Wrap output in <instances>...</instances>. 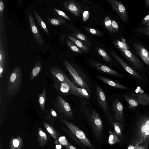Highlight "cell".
I'll return each mask as SVG.
<instances>
[{
	"mask_svg": "<svg viewBox=\"0 0 149 149\" xmlns=\"http://www.w3.org/2000/svg\"><path fill=\"white\" fill-rule=\"evenodd\" d=\"M83 28L87 32L91 34L97 36H101L102 35V33L100 31L93 28L87 27H83Z\"/></svg>",
	"mask_w": 149,
	"mask_h": 149,
	"instance_id": "obj_34",
	"label": "cell"
},
{
	"mask_svg": "<svg viewBox=\"0 0 149 149\" xmlns=\"http://www.w3.org/2000/svg\"><path fill=\"white\" fill-rule=\"evenodd\" d=\"M22 69L16 66L10 74L8 80L6 92L9 95L17 93L22 85Z\"/></svg>",
	"mask_w": 149,
	"mask_h": 149,
	"instance_id": "obj_2",
	"label": "cell"
},
{
	"mask_svg": "<svg viewBox=\"0 0 149 149\" xmlns=\"http://www.w3.org/2000/svg\"><path fill=\"white\" fill-rule=\"evenodd\" d=\"M90 120L96 140L100 141L102 139L103 125L99 114L93 109L90 116Z\"/></svg>",
	"mask_w": 149,
	"mask_h": 149,
	"instance_id": "obj_4",
	"label": "cell"
},
{
	"mask_svg": "<svg viewBox=\"0 0 149 149\" xmlns=\"http://www.w3.org/2000/svg\"><path fill=\"white\" fill-rule=\"evenodd\" d=\"M54 10L61 17L68 20H70L69 17L63 11L56 8H54Z\"/></svg>",
	"mask_w": 149,
	"mask_h": 149,
	"instance_id": "obj_39",
	"label": "cell"
},
{
	"mask_svg": "<svg viewBox=\"0 0 149 149\" xmlns=\"http://www.w3.org/2000/svg\"><path fill=\"white\" fill-rule=\"evenodd\" d=\"M98 78L105 83L113 87L125 90L128 89V88L125 86L105 77L100 76L98 77Z\"/></svg>",
	"mask_w": 149,
	"mask_h": 149,
	"instance_id": "obj_18",
	"label": "cell"
},
{
	"mask_svg": "<svg viewBox=\"0 0 149 149\" xmlns=\"http://www.w3.org/2000/svg\"><path fill=\"white\" fill-rule=\"evenodd\" d=\"M4 72H5L3 68L0 65V78L1 79L2 78Z\"/></svg>",
	"mask_w": 149,
	"mask_h": 149,
	"instance_id": "obj_43",
	"label": "cell"
},
{
	"mask_svg": "<svg viewBox=\"0 0 149 149\" xmlns=\"http://www.w3.org/2000/svg\"><path fill=\"white\" fill-rule=\"evenodd\" d=\"M68 38L78 47L82 49L84 52H88L89 48L85 45L76 38L72 36H68Z\"/></svg>",
	"mask_w": 149,
	"mask_h": 149,
	"instance_id": "obj_24",
	"label": "cell"
},
{
	"mask_svg": "<svg viewBox=\"0 0 149 149\" xmlns=\"http://www.w3.org/2000/svg\"><path fill=\"white\" fill-rule=\"evenodd\" d=\"M113 125L116 133L118 135H120L121 134V130L119 123L117 122L113 123Z\"/></svg>",
	"mask_w": 149,
	"mask_h": 149,
	"instance_id": "obj_40",
	"label": "cell"
},
{
	"mask_svg": "<svg viewBox=\"0 0 149 149\" xmlns=\"http://www.w3.org/2000/svg\"><path fill=\"white\" fill-rule=\"evenodd\" d=\"M58 142H59V141H58V140H56L54 141V143L56 145L58 144Z\"/></svg>",
	"mask_w": 149,
	"mask_h": 149,
	"instance_id": "obj_50",
	"label": "cell"
},
{
	"mask_svg": "<svg viewBox=\"0 0 149 149\" xmlns=\"http://www.w3.org/2000/svg\"><path fill=\"white\" fill-rule=\"evenodd\" d=\"M58 141L60 145L65 146H67L69 144L65 136H61L58 139Z\"/></svg>",
	"mask_w": 149,
	"mask_h": 149,
	"instance_id": "obj_38",
	"label": "cell"
},
{
	"mask_svg": "<svg viewBox=\"0 0 149 149\" xmlns=\"http://www.w3.org/2000/svg\"><path fill=\"white\" fill-rule=\"evenodd\" d=\"M109 136L108 140V143L110 145L116 143L118 141V138L113 132L109 131Z\"/></svg>",
	"mask_w": 149,
	"mask_h": 149,
	"instance_id": "obj_30",
	"label": "cell"
},
{
	"mask_svg": "<svg viewBox=\"0 0 149 149\" xmlns=\"http://www.w3.org/2000/svg\"><path fill=\"white\" fill-rule=\"evenodd\" d=\"M6 55L3 40V36L0 34V65L3 68L5 72H6Z\"/></svg>",
	"mask_w": 149,
	"mask_h": 149,
	"instance_id": "obj_17",
	"label": "cell"
},
{
	"mask_svg": "<svg viewBox=\"0 0 149 149\" xmlns=\"http://www.w3.org/2000/svg\"><path fill=\"white\" fill-rule=\"evenodd\" d=\"M60 120L84 145L92 149H94L92 145L85 134L77 126L64 119L60 118Z\"/></svg>",
	"mask_w": 149,
	"mask_h": 149,
	"instance_id": "obj_5",
	"label": "cell"
},
{
	"mask_svg": "<svg viewBox=\"0 0 149 149\" xmlns=\"http://www.w3.org/2000/svg\"><path fill=\"white\" fill-rule=\"evenodd\" d=\"M138 31L139 33H142L149 36V31Z\"/></svg>",
	"mask_w": 149,
	"mask_h": 149,
	"instance_id": "obj_46",
	"label": "cell"
},
{
	"mask_svg": "<svg viewBox=\"0 0 149 149\" xmlns=\"http://www.w3.org/2000/svg\"><path fill=\"white\" fill-rule=\"evenodd\" d=\"M116 47L122 52L130 62L137 69L141 70L143 66L139 59L129 49L121 48L117 45Z\"/></svg>",
	"mask_w": 149,
	"mask_h": 149,
	"instance_id": "obj_8",
	"label": "cell"
},
{
	"mask_svg": "<svg viewBox=\"0 0 149 149\" xmlns=\"http://www.w3.org/2000/svg\"><path fill=\"white\" fill-rule=\"evenodd\" d=\"M48 22L54 26H60L65 23V20L62 17L54 18H48Z\"/></svg>",
	"mask_w": 149,
	"mask_h": 149,
	"instance_id": "obj_27",
	"label": "cell"
},
{
	"mask_svg": "<svg viewBox=\"0 0 149 149\" xmlns=\"http://www.w3.org/2000/svg\"><path fill=\"white\" fill-rule=\"evenodd\" d=\"M137 31H149V26L139 28Z\"/></svg>",
	"mask_w": 149,
	"mask_h": 149,
	"instance_id": "obj_44",
	"label": "cell"
},
{
	"mask_svg": "<svg viewBox=\"0 0 149 149\" xmlns=\"http://www.w3.org/2000/svg\"><path fill=\"white\" fill-rule=\"evenodd\" d=\"M146 7L148 8L149 6V0H146L145 1Z\"/></svg>",
	"mask_w": 149,
	"mask_h": 149,
	"instance_id": "obj_49",
	"label": "cell"
},
{
	"mask_svg": "<svg viewBox=\"0 0 149 149\" xmlns=\"http://www.w3.org/2000/svg\"><path fill=\"white\" fill-rule=\"evenodd\" d=\"M133 47L143 61L149 65V52L144 46L139 43H134Z\"/></svg>",
	"mask_w": 149,
	"mask_h": 149,
	"instance_id": "obj_13",
	"label": "cell"
},
{
	"mask_svg": "<svg viewBox=\"0 0 149 149\" xmlns=\"http://www.w3.org/2000/svg\"><path fill=\"white\" fill-rule=\"evenodd\" d=\"M65 147L66 149H77L75 147L70 143L68 145L65 146Z\"/></svg>",
	"mask_w": 149,
	"mask_h": 149,
	"instance_id": "obj_45",
	"label": "cell"
},
{
	"mask_svg": "<svg viewBox=\"0 0 149 149\" xmlns=\"http://www.w3.org/2000/svg\"><path fill=\"white\" fill-rule=\"evenodd\" d=\"M111 27V32L116 33L118 31L119 27L117 23L114 20L112 19Z\"/></svg>",
	"mask_w": 149,
	"mask_h": 149,
	"instance_id": "obj_36",
	"label": "cell"
},
{
	"mask_svg": "<svg viewBox=\"0 0 149 149\" xmlns=\"http://www.w3.org/2000/svg\"><path fill=\"white\" fill-rule=\"evenodd\" d=\"M124 40L123 42H120L117 40L114 42V43L116 45L121 48L126 49H128V45L126 43L125 41V42Z\"/></svg>",
	"mask_w": 149,
	"mask_h": 149,
	"instance_id": "obj_37",
	"label": "cell"
},
{
	"mask_svg": "<svg viewBox=\"0 0 149 149\" xmlns=\"http://www.w3.org/2000/svg\"><path fill=\"white\" fill-rule=\"evenodd\" d=\"M111 108L115 118L117 120H121L123 116L124 108L120 101L117 99H115L113 102Z\"/></svg>",
	"mask_w": 149,
	"mask_h": 149,
	"instance_id": "obj_15",
	"label": "cell"
},
{
	"mask_svg": "<svg viewBox=\"0 0 149 149\" xmlns=\"http://www.w3.org/2000/svg\"><path fill=\"white\" fill-rule=\"evenodd\" d=\"M146 128L145 125H143L141 128V132H142L143 133L145 132L146 130Z\"/></svg>",
	"mask_w": 149,
	"mask_h": 149,
	"instance_id": "obj_47",
	"label": "cell"
},
{
	"mask_svg": "<svg viewBox=\"0 0 149 149\" xmlns=\"http://www.w3.org/2000/svg\"><path fill=\"white\" fill-rule=\"evenodd\" d=\"M90 63L97 69L108 74L120 77L124 76L115 70L100 63L91 61Z\"/></svg>",
	"mask_w": 149,
	"mask_h": 149,
	"instance_id": "obj_14",
	"label": "cell"
},
{
	"mask_svg": "<svg viewBox=\"0 0 149 149\" xmlns=\"http://www.w3.org/2000/svg\"><path fill=\"white\" fill-rule=\"evenodd\" d=\"M28 18L30 27L36 41L39 45L42 46L44 44V41L30 11L28 14Z\"/></svg>",
	"mask_w": 149,
	"mask_h": 149,
	"instance_id": "obj_10",
	"label": "cell"
},
{
	"mask_svg": "<svg viewBox=\"0 0 149 149\" xmlns=\"http://www.w3.org/2000/svg\"><path fill=\"white\" fill-rule=\"evenodd\" d=\"M140 92L136 93H132V95L135 97L139 104L146 106L149 103V95L143 92H141V88L138 87Z\"/></svg>",
	"mask_w": 149,
	"mask_h": 149,
	"instance_id": "obj_16",
	"label": "cell"
},
{
	"mask_svg": "<svg viewBox=\"0 0 149 149\" xmlns=\"http://www.w3.org/2000/svg\"><path fill=\"white\" fill-rule=\"evenodd\" d=\"M107 1L118 13L122 21L126 22L128 18V14L126 9L122 3L116 0H107Z\"/></svg>",
	"mask_w": 149,
	"mask_h": 149,
	"instance_id": "obj_7",
	"label": "cell"
},
{
	"mask_svg": "<svg viewBox=\"0 0 149 149\" xmlns=\"http://www.w3.org/2000/svg\"><path fill=\"white\" fill-rule=\"evenodd\" d=\"M50 73L54 80L53 86L59 93L65 95H74L82 99L90 97L86 89L77 87L58 67L52 68Z\"/></svg>",
	"mask_w": 149,
	"mask_h": 149,
	"instance_id": "obj_1",
	"label": "cell"
},
{
	"mask_svg": "<svg viewBox=\"0 0 149 149\" xmlns=\"http://www.w3.org/2000/svg\"><path fill=\"white\" fill-rule=\"evenodd\" d=\"M96 90L97 98L99 104L106 113L109 114V107L104 93L98 86H96Z\"/></svg>",
	"mask_w": 149,
	"mask_h": 149,
	"instance_id": "obj_12",
	"label": "cell"
},
{
	"mask_svg": "<svg viewBox=\"0 0 149 149\" xmlns=\"http://www.w3.org/2000/svg\"><path fill=\"white\" fill-rule=\"evenodd\" d=\"M134 149V148H133V149Z\"/></svg>",
	"mask_w": 149,
	"mask_h": 149,
	"instance_id": "obj_54",
	"label": "cell"
},
{
	"mask_svg": "<svg viewBox=\"0 0 149 149\" xmlns=\"http://www.w3.org/2000/svg\"><path fill=\"white\" fill-rule=\"evenodd\" d=\"M58 116V114L56 111L52 108H51L48 113L45 117V119L50 121H54Z\"/></svg>",
	"mask_w": 149,
	"mask_h": 149,
	"instance_id": "obj_28",
	"label": "cell"
},
{
	"mask_svg": "<svg viewBox=\"0 0 149 149\" xmlns=\"http://www.w3.org/2000/svg\"><path fill=\"white\" fill-rule=\"evenodd\" d=\"M1 94H0V104H1Z\"/></svg>",
	"mask_w": 149,
	"mask_h": 149,
	"instance_id": "obj_53",
	"label": "cell"
},
{
	"mask_svg": "<svg viewBox=\"0 0 149 149\" xmlns=\"http://www.w3.org/2000/svg\"><path fill=\"white\" fill-rule=\"evenodd\" d=\"M43 125L47 131L52 136L55 140H58V137L57 134L53 127L51 125L46 123H44Z\"/></svg>",
	"mask_w": 149,
	"mask_h": 149,
	"instance_id": "obj_26",
	"label": "cell"
},
{
	"mask_svg": "<svg viewBox=\"0 0 149 149\" xmlns=\"http://www.w3.org/2000/svg\"><path fill=\"white\" fill-rule=\"evenodd\" d=\"M104 23L105 28L110 32L111 31V21L110 17L106 16L104 20Z\"/></svg>",
	"mask_w": 149,
	"mask_h": 149,
	"instance_id": "obj_33",
	"label": "cell"
},
{
	"mask_svg": "<svg viewBox=\"0 0 149 149\" xmlns=\"http://www.w3.org/2000/svg\"><path fill=\"white\" fill-rule=\"evenodd\" d=\"M46 88L45 86L43 87L42 93L39 94L38 95V102L41 110L45 112V106L46 99Z\"/></svg>",
	"mask_w": 149,
	"mask_h": 149,
	"instance_id": "obj_22",
	"label": "cell"
},
{
	"mask_svg": "<svg viewBox=\"0 0 149 149\" xmlns=\"http://www.w3.org/2000/svg\"><path fill=\"white\" fill-rule=\"evenodd\" d=\"M63 62L75 83L81 88L86 89L90 92L89 88L84 80L74 67L68 61L63 60Z\"/></svg>",
	"mask_w": 149,
	"mask_h": 149,
	"instance_id": "obj_6",
	"label": "cell"
},
{
	"mask_svg": "<svg viewBox=\"0 0 149 149\" xmlns=\"http://www.w3.org/2000/svg\"><path fill=\"white\" fill-rule=\"evenodd\" d=\"M149 22V14L146 15L142 21L143 24H146Z\"/></svg>",
	"mask_w": 149,
	"mask_h": 149,
	"instance_id": "obj_42",
	"label": "cell"
},
{
	"mask_svg": "<svg viewBox=\"0 0 149 149\" xmlns=\"http://www.w3.org/2000/svg\"><path fill=\"white\" fill-rule=\"evenodd\" d=\"M90 16V13L88 11H84L82 14V19L84 22L87 21Z\"/></svg>",
	"mask_w": 149,
	"mask_h": 149,
	"instance_id": "obj_41",
	"label": "cell"
},
{
	"mask_svg": "<svg viewBox=\"0 0 149 149\" xmlns=\"http://www.w3.org/2000/svg\"><path fill=\"white\" fill-rule=\"evenodd\" d=\"M97 49L98 53L102 57L105 61L109 63L112 62L111 57L106 51L100 48H98Z\"/></svg>",
	"mask_w": 149,
	"mask_h": 149,
	"instance_id": "obj_29",
	"label": "cell"
},
{
	"mask_svg": "<svg viewBox=\"0 0 149 149\" xmlns=\"http://www.w3.org/2000/svg\"><path fill=\"white\" fill-rule=\"evenodd\" d=\"M62 4L66 10L70 12L76 16H80L84 12L81 5L75 0L67 1L63 2Z\"/></svg>",
	"mask_w": 149,
	"mask_h": 149,
	"instance_id": "obj_9",
	"label": "cell"
},
{
	"mask_svg": "<svg viewBox=\"0 0 149 149\" xmlns=\"http://www.w3.org/2000/svg\"><path fill=\"white\" fill-rule=\"evenodd\" d=\"M38 141L39 145L42 147L47 143L48 141L46 134L40 127L38 129Z\"/></svg>",
	"mask_w": 149,
	"mask_h": 149,
	"instance_id": "obj_21",
	"label": "cell"
},
{
	"mask_svg": "<svg viewBox=\"0 0 149 149\" xmlns=\"http://www.w3.org/2000/svg\"><path fill=\"white\" fill-rule=\"evenodd\" d=\"M66 41L68 46L72 51L79 53H82L81 50L72 42L68 39H66Z\"/></svg>",
	"mask_w": 149,
	"mask_h": 149,
	"instance_id": "obj_31",
	"label": "cell"
},
{
	"mask_svg": "<svg viewBox=\"0 0 149 149\" xmlns=\"http://www.w3.org/2000/svg\"><path fill=\"white\" fill-rule=\"evenodd\" d=\"M33 12L37 22L39 26L43 29L47 34L49 35V32L45 22L36 11L34 10Z\"/></svg>",
	"mask_w": 149,
	"mask_h": 149,
	"instance_id": "obj_25",
	"label": "cell"
},
{
	"mask_svg": "<svg viewBox=\"0 0 149 149\" xmlns=\"http://www.w3.org/2000/svg\"><path fill=\"white\" fill-rule=\"evenodd\" d=\"M54 106L55 109L64 118H70L72 117L73 112L70 105L60 95L56 96Z\"/></svg>",
	"mask_w": 149,
	"mask_h": 149,
	"instance_id": "obj_3",
	"label": "cell"
},
{
	"mask_svg": "<svg viewBox=\"0 0 149 149\" xmlns=\"http://www.w3.org/2000/svg\"><path fill=\"white\" fill-rule=\"evenodd\" d=\"M62 147L61 145H56V149H61Z\"/></svg>",
	"mask_w": 149,
	"mask_h": 149,
	"instance_id": "obj_48",
	"label": "cell"
},
{
	"mask_svg": "<svg viewBox=\"0 0 149 149\" xmlns=\"http://www.w3.org/2000/svg\"><path fill=\"white\" fill-rule=\"evenodd\" d=\"M145 26L146 27L149 26V22L147 24H145Z\"/></svg>",
	"mask_w": 149,
	"mask_h": 149,
	"instance_id": "obj_52",
	"label": "cell"
},
{
	"mask_svg": "<svg viewBox=\"0 0 149 149\" xmlns=\"http://www.w3.org/2000/svg\"><path fill=\"white\" fill-rule=\"evenodd\" d=\"M128 149H132L134 148V147L133 146H129L128 148Z\"/></svg>",
	"mask_w": 149,
	"mask_h": 149,
	"instance_id": "obj_51",
	"label": "cell"
},
{
	"mask_svg": "<svg viewBox=\"0 0 149 149\" xmlns=\"http://www.w3.org/2000/svg\"><path fill=\"white\" fill-rule=\"evenodd\" d=\"M42 67V63L40 61L37 62L33 66L30 75V79L33 81L40 72Z\"/></svg>",
	"mask_w": 149,
	"mask_h": 149,
	"instance_id": "obj_19",
	"label": "cell"
},
{
	"mask_svg": "<svg viewBox=\"0 0 149 149\" xmlns=\"http://www.w3.org/2000/svg\"><path fill=\"white\" fill-rule=\"evenodd\" d=\"M123 97L130 108L132 109L134 108L139 105L138 102L131 94L129 95H124Z\"/></svg>",
	"mask_w": 149,
	"mask_h": 149,
	"instance_id": "obj_23",
	"label": "cell"
},
{
	"mask_svg": "<svg viewBox=\"0 0 149 149\" xmlns=\"http://www.w3.org/2000/svg\"><path fill=\"white\" fill-rule=\"evenodd\" d=\"M23 146V141L19 135L11 138L10 143V149H21Z\"/></svg>",
	"mask_w": 149,
	"mask_h": 149,
	"instance_id": "obj_20",
	"label": "cell"
},
{
	"mask_svg": "<svg viewBox=\"0 0 149 149\" xmlns=\"http://www.w3.org/2000/svg\"><path fill=\"white\" fill-rule=\"evenodd\" d=\"M110 52L112 56L127 72L138 79H142L141 75L126 63L114 52L111 50Z\"/></svg>",
	"mask_w": 149,
	"mask_h": 149,
	"instance_id": "obj_11",
	"label": "cell"
},
{
	"mask_svg": "<svg viewBox=\"0 0 149 149\" xmlns=\"http://www.w3.org/2000/svg\"><path fill=\"white\" fill-rule=\"evenodd\" d=\"M4 4L3 1L2 0L0 1V34L3 32L2 30V19L3 16L4 10Z\"/></svg>",
	"mask_w": 149,
	"mask_h": 149,
	"instance_id": "obj_32",
	"label": "cell"
},
{
	"mask_svg": "<svg viewBox=\"0 0 149 149\" xmlns=\"http://www.w3.org/2000/svg\"><path fill=\"white\" fill-rule=\"evenodd\" d=\"M73 35L75 37H77L80 40L84 41L86 43L90 46V43L86 37L83 34L81 33H73Z\"/></svg>",
	"mask_w": 149,
	"mask_h": 149,
	"instance_id": "obj_35",
	"label": "cell"
}]
</instances>
